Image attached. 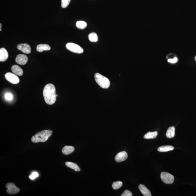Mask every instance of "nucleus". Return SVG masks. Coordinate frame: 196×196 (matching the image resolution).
Segmentation results:
<instances>
[{"instance_id":"obj_1","label":"nucleus","mask_w":196,"mask_h":196,"mask_svg":"<svg viewBox=\"0 0 196 196\" xmlns=\"http://www.w3.org/2000/svg\"><path fill=\"white\" fill-rule=\"evenodd\" d=\"M43 95L46 103L49 105L55 103L56 100V88L52 84H48L45 86L43 91Z\"/></svg>"},{"instance_id":"obj_2","label":"nucleus","mask_w":196,"mask_h":196,"mask_svg":"<svg viewBox=\"0 0 196 196\" xmlns=\"http://www.w3.org/2000/svg\"><path fill=\"white\" fill-rule=\"evenodd\" d=\"M52 133V131L50 130L41 131L32 137L31 141L33 143L44 142L51 137Z\"/></svg>"},{"instance_id":"obj_3","label":"nucleus","mask_w":196,"mask_h":196,"mask_svg":"<svg viewBox=\"0 0 196 196\" xmlns=\"http://www.w3.org/2000/svg\"><path fill=\"white\" fill-rule=\"evenodd\" d=\"M95 78L97 83L102 88L108 89L109 88L110 81L108 78L99 73L95 74Z\"/></svg>"},{"instance_id":"obj_4","label":"nucleus","mask_w":196,"mask_h":196,"mask_svg":"<svg viewBox=\"0 0 196 196\" xmlns=\"http://www.w3.org/2000/svg\"><path fill=\"white\" fill-rule=\"evenodd\" d=\"M66 48L72 52L76 54H82L84 52V50L79 45L72 43H68L66 45Z\"/></svg>"},{"instance_id":"obj_5","label":"nucleus","mask_w":196,"mask_h":196,"mask_svg":"<svg viewBox=\"0 0 196 196\" xmlns=\"http://www.w3.org/2000/svg\"><path fill=\"white\" fill-rule=\"evenodd\" d=\"M161 178L162 181L165 184H172L174 182V176L167 172H162Z\"/></svg>"},{"instance_id":"obj_6","label":"nucleus","mask_w":196,"mask_h":196,"mask_svg":"<svg viewBox=\"0 0 196 196\" xmlns=\"http://www.w3.org/2000/svg\"><path fill=\"white\" fill-rule=\"evenodd\" d=\"M5 77L8 81L12 84H16L19 83V78L16 75L11 72H8L5 74Z\"/></svg>"},{"instance_id":"obj_7","label":"nucleus","mask_w":196,"mask_h":196,"mask_svg":"<svg viewBox=\"0 0 196 196\" xmlns=\"http://www.w3.org/2000/svg\"><path fill=\"white\" fill-rule=\"evenodd\" d=\"M6 187L7 188V192L9 194H16L20 191L19 188L17 187L15 185L12 183H9L7 184Z\"/></svg>"},{"instance_id":"obj_8","label":"nucleus","mask_w":196,"mask_h":196,"mask_svg":"<svg viewBox=\"0 0 196 196\" xmlns=\"http://www.w3.org/2000/svg\"><path fill=\"white\" fill-rule=\"evenodd\" d=\"M17 48L22 51L23 53L29 54L31 52V48L27 43L21 44L17 46Z\"/></svg>"},{"instance_id":"obj_9","label":"nucleus","mask_w":196,"mask_h":196,"mask_svg":"<svg viewBox=\"0 0 196 196\" xmlns=\"http://www.w3.org/2000/svg\"><path fill=\"white\" fill-rule=\"evenodd\" d=\"M16 62L21 65H24L28 61L27 56L24 54H19L17 56L15 60Z\"/></svg>"},{"instance_id":"obj_10","label":"nucleus","mask_w":196,"mask_h":196,"mask_svg":"<svg viewBox=\"0 0 196 196\" xmlns=\"http://www.w3.org/2000/svg\"><path fill=\"white\" fill-rule=\"evenodd\" d=\"M128 157V154L126 152L123 151L117 154L115 157V160L117 162H120L125 161Z\"/></svg>"},{"instance_id":"obj_11","label":"nucleus","mask_w":196,"mask_h":196,"mask_svg":"<svg viewBox=\"0 0 196 196\" xmlns=\"http://www.w3.org/2000/svg\"><path fill=\"white\" fill-rule=\"evenodd\" d=\"M9 54L6 49L1 48L0 49V61L3 62L8 59Z\"/></svg>"},{"instance_id":"obj_12","label":"nucleus","mask_w":196,"mask_h":196,"mask_svg":"<svg viewBox=\"0 0 196 196\" xmlns=\"http://www.w3.org/2000/svg\"><path fill=\"white\" fill-rule=\"evenodd\" d=\"M139 189L142 193L143 195L145 196H152L151 193L149 189L145 185L140 184L139 185Z\"/></svg>"},{"instance_id":"obj_13","label":"nucleus","mask_w":196,"mask_h":196,"mask_svg":"<svg viewBox=\"0 0 196 196\" xmlns=\"http://www.w3.org/2000/svg\"><path fill=\"white\" fill-rule=\"evenodd\" d=\"M11 70L13 73L19 76H22L23 75V70L18 65H14L11 68Z\"/></svg>"},{"instance_id":"obj_14","label":"nucleus","mask_w":196,"mask_h":196,"mask_svg":"<svg viewBox=\"0 0 196 196\" xmlns=\"http://www.w3.org/2000/svg\"><path fill=\"white\" fill-rule=\"evenodd\" d=\"M51 50V47L47 44H40L37 46V51L39 52H42L44 51H49Z\"/></svg>"},{"instance_id":"obj_15","label":"nucleus","mask_w":196,"mask_h":196,"mask_svg":"<svg viewBox=\"0 0 196 196\" xmlns=\"http://www.w3.org/2000/svg\"><path fill=\"white\" fill-rule=\"evenodd\" d=\"M75 149V148L73 146H66L63 148L62 152L64 154L69 155L74 152Z\"/></svg>"},{"instance_id":"obj_16","label":"nucleus","mask_w":196,"mask_h":196,"mask_svg":"<svg viewBox=\"0 0 196 196\" xmlns=\"http://www.w3.org/2000/svg\"><path fill=\"white\" fill-rule=\"evenodd\" d=\"M174 149V147L172 146H162L159 147L158 149V150L161 152H167L173 150Z\"/></svg>"},{"instance_id":"obj_17","label":"nucleus","mask_w":196,"mask_h":196,"mask_svg":"<svg viewBox=\"0 0 196 196\" xmlns=\"http://www.w3.org/2000/svg\"><path fill=\"white\" fill-rule=\"evenodd\" d=\"M65 164L66 166L74 170L75 171L79 172L81 170L80 168H79V167L76 164L74 163L67 162Z\"/></svg>"},{"instance_id":"obj_18","label":"nucleus","mask_w":196,"mask_h":196,"mask_svg":"<svg viewBox=\"0 0 196 196\" xmlns=\"http://www.w3.org/2000/svg\"><path fill=\"white\" fill-rule=\"evenodd\" d=\"M175 129L174 126H171L168 128L166 133V136L168 138H171L175 136Z\"/></svg>"},{"instance_id":"obj_19","label":"nucleus","mask_w":196,"mask_h":196,"mask_svg":"<svg viewBox=\"0 0 196 196\" xmlns=\"http://www.w3.org/2000/svg\"><path fill=\"white\" fill-rule=\"evenodd\" d=\"M158 132L157 131L154 132H148L144 135V138L146 139H154L157 137Z\"/></svg>"},{"instance_id":"obj_20","label":"nucleus","mask_w":196,"mask_h":196,"mask_svg":"<svg viewBox=\"0 0 196 196\" xmlns=\"http://www.w3.org/2000/svg\"><path fill=\"white\" fill-rule=\"evenodd\" d=\"M88 38L90 42H96L98 40L97 35L95 32L90 33L89 35Z\"/></svg>"},{"instance_id":"obj_21","label":"nucleus","mask_w":196,"mask_h":196,"mask_svg":"<svg viewBox=\"0 0 196 196\" xmlns=\"http://www.w3.org/2000/svg\"><path fill=\"white\" fill-rule=\"evenodd\" d=\"M76 26L77 28L83 30L87 27V23L84 21H78L76 22Z\"/></svg>"},{"instance_id":"obj_22","label":"nucleus","mask_w":196,"mask_h":196,"mask_svg":"<svg viewBox=\"0 0 196 196\" xmlns=\"http://www.w3.org/2000/svg\"><path fill=\"white\" fill-rule=\"evenodd\" d=\"M122 182L121 181H119L114 182L112 185V187L114 190L120 189L122 186Z\"/></svg>"},{"instance_id":"obj_23","label":"nucleus","mask_w":196,"mask_h":196,"mask_svg":"<svg viewBox=\"0 0 196 196\" xmlns=\"http://www.w3.org/2000/svg\"><path fill=\"white\" fill-rule=\"evenodd\" d=\"M71 0H62V7L63 8H66L69 5Z\"/></svg>"},{"instance_id":"obj_24","label":"nucleus","mask_w":196,"mask_h":196,"mask_svg":"<svg viewBox=\"0 0 196 196\" xmlns=\"http://www.w3.org/2000/svg\"><path fill=\"white\" fill-rule=\"evenodd\" d=\"M5 99L7 100L11 101L13 99V95L11 93H7L5 94Z\"/></svg>"},{"instance_id":"obj_25","label":"nucleus","mask_w":196,"mask_h":196,"mask_svg":"<svg viewBox=\"0 0 196 196\" xmlns=\"http://www.w3.org/2000/svg\"><path fill=\"white\" fill-rule=\"evenodd\" d=\"M132 195H133L132 192L128 190H125L121 195V196H132Z\"/></svg>"},{"instance_id":"obj_26","label":"nucleus","mask_w":196,"mask_h":196,"mask_svg":"<svg viewBox=\"0 0 196 196\" xmlns=\"http://www.w3.org/2000/svg\"><path fill=\"white\" fill-rule=\"evenodd\" d=\"M39 174L37 172H34L30 176V178L31 180H34L38 177Z\"/></svg>"},{"instance_id":"obj_27","label":"nucleus","mask_w":196,"mask_h":196,"mask_svg":"<svg viewBox=\"0 0 196 196\" xmlns=\"http://www.w3.org/2000/svg\"><path fill=\"white\" fill-rule=\"evenodd\" d=\"M178 61V59L177 58H175L173 59H169L168 60V62L171 63H175Z\"/></svg>"},{"instance_id":"obj_28","label":"nucleus","mask_w":196,"mask_h":196,"mask_svg":"<svg viewBox=\"0 0 196 196\" xmlns=\"http://www.w3.org/2000/svg\"><path fill=\"white\" fill-rule=\"evenodd\" d=\"M0 26H1V27H0V29H1V30H1H1H1V26H2V24H1H1H0Z\"/></svg>"},{"instance_id":"obj_29","label":"nucleus","mask_w":196,"mask_h":196,"mask_svg":"<svg viewBox=\"0 0 196 196\" xmlns=\"http://www.w3.org/2000/svg\"><path fill=\"white\" fill-rule=\"evenodd\" d=\"M195 60L196 61V56H195Z\"/></svg>"},{"instance_id":"obj_30","label":"nucleus","mask_w":196,"mask_h":196,"mask_svg":"<svg viewBox=\"0 0 196 196\" xmlns=\"http://www.w3.org/2000/svg\"><path fill=\"white\" fill-rule=\"evenodd\" d=\"M58 95H56V97H58Z\"/></svg>"}]
</instances>
